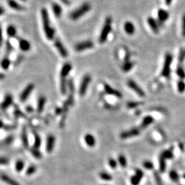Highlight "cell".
<instances>
[{
  "mask_svg": "<svg viewBox=\"0 0 185 185\" xmlns=\"http://www.w3.org/2000/svg\"><path fill=\"white\" fill-rule=\"evenodd\" d=\"M169 177H170L171 180H172V181H174V182H178V181L179 180V179H180V176H179L178 174L177 173L176 171H175V170L170 171Z\"/></svg>",
  "mask_w": 185,
  "mask_h": 185,
  "instance_id": "32",
  "label": "cell"
},
{
  "mask_svg": "<svg viewBox=\"0 0 185 185\" xmlns=\"http://www.w3.org/2000/svg\"><path fill=\"white\" fill-rule=\"evenodd\" d=\"M36 169H37V168L35 165H30L26 171V174H27V176H31L36 172Z\"/></svg>",
  "mask_w": 185,
  "mask_h": 185,
  "instance_id": "42",
  "label": "cell"
},
{
  "mask_svg": "<svg viewBox=\"0 0 185 185\" xmlns=\"http://www.w3.org/2000/svg\"><path fill=\"white\" fill-rule=\"evenodd\" d=\"M184 51H185V50H184Z\"/></svg>",
  "mask_w": 185,
  "mask_h": 185,
  "instance_id": "61",
  "label": "cell"
},
{
  "mask_svg": "<svg viewBox=\"0 0 185 185\" xmlns=\"http://www.w3.org/2000/svg\"><path fill=\"white\" fill-rule=\"evenodd\" d=\"M56 114L59 115V114H60L61 113H62V110H61L60 108H57L56 111Z\"/></svg>",
  "mask_w": 185,
  "mask_h": 185,
  "instance_id": "57",
  "label": "cell"
},
{
  "mask_svg": "<svg viewBox=\"0 0 185 185\" xmlns=\"http://www.w3.org/2000/svg\"><path fill=\"white\" fill-rule=\"evenodd\" d=\"M55 145V137L53 135H49L47 139L46 150L48 153L53 152Z\"/></svg>",
  "mask_w": 185,
  "mask_h": 185,
  "instance_id": "15",
  "label": "cell"
},
{
  "mask_svg": "<svg viewBox=\"0 0 185 185\" xmlns=\"http://www.w3.org/2000/svg\"><path fill=\"white\" fill-rule=\"evenodd\" d=\"M19 48L23 52H27L31 48V44L28 40L23 39V38H19Z\"/></svg>",
  "mask_w": 185,
  "mask_h": 185,
  "instance_id": "19",
  "label": "cell"
},
{
  "mask_svg": "<svg viewBox=\"0 0 185 185\" xmlns=\"http://www.w3.org/2000/svg\"><path fill=\"white\" fill-rule=\"evenodd\" d=\"M108 163H109V165L110 167L112 169H115L116 167H117V162H116V160L115 159H113V158H111V159H109V161H108Z\"/></svg>",
  "mask_w": 185,
  "mask_h": 185,
  "instance_id": "46",
  "label": "cell"
},
{
  "mask_svg": "<svg viewBox=\"0 0 185 185\" xmlns=\"http://www.w3.org/2000/svg\"><path fill=\"white\" fill-rule=\"evenodd\" d=\"M13 137H12V136H9V137H8L6 139L4 140V143L6 145H10V144L13 142Z\"/></svg>",
  "mask_w": 185,
  "mask_h": 185,
  "instance_id": "49",
  "label": "cell"
},
{
  "mask_svg": "<svg viewBox=\"0 0 185 185\" xmlns=\"http://www.w3.org/2000/svg\"><path fill=\"white\" fill-rule=\"evenodd\" d=\"M143 176V172L141 169H136L135 176H132L130 179L131 184L133 185H139Z\"/></svg>",
  "mask_w": 185,
  "mask_h": 185,
  "instance_id": "12",
  "label": "cell"
},
{
  "mask_svg": "<svg viewBox=\"0 0 185 185\" xmlns=\"http://www.w3.org/2000/svg\"><path fill=\"white\" fill-rule=\"evenodd\" d=\"M21 1H26V0H21Z\"/></svg>",
  "mask_w": 185,
  "mask_h": 185,
  "instance_id": "60",
  "label": "cell"
},
{
  "mask_svg": "<svg viewBox=\"0 0 185 185\" xmlns=\"http://www.w3.org/2000/svg\"><path fill=\"white\" fill-rule=\"evenodd\" d=\"M128 85L131 89L135 91V92L139 95L141 97H144L145 96V92L143 91L141 87H140L139 85H138L137 83H136L135 81H133V80H130L128 82Z\"/></svg>",
  "mask_w": 185,
  "mask_h": 185,
  "instance_id": "8",
  "label": "cell"
},
{
  "mask_svg": "<svg viewBox=\"0 0 185 185\" xmlns=\"http://www.w3.org/2000/svg\"><path fill=\"white\" fill-rule=\"evenodd\" d=\"M6 32L9 37H15L16 35H17V30H16V28L15 26L13 25L8 26Z\"/></svg>",
  "mask_w": 185,
  "mask_h": 185,
  "instance_id": "27",
  "label": "cell"
},
{
  "mask_svg": "<svg viewBox=\"0 0 185 185\" xmlns=\"http://www.w3.org/2000/svg\"><path fill=\"white\" fill-rule=\"evenodd\" d=\"M112 18L111 17H108L106 18L104 24H103L102 29H101L100 35H99V41L100 43H104L106 41L108 36L111 33L112 30Z\"/></svg>",
  "mask_w": 185,
  "mask_h": 185,
  "instance_id": "2",
  "label": "cell"
},
{
  "mask_svg": "<svg viewBox=\"0 0 185 185\" xmlns=\"http://www.w3.org/2000/svg\"><path fill=\"white\" fill-rule=\"evenodd\" d=\"M46 102V98L44 96H41L39 97L37 103V111L38 113H41L44 109L45 104Z\"/></svg>",
  "mask_w": 185,
  "mask_h": 185,
  "instance_id": "24",
  "label": "cell"
},
{
  "mask_svg": "<svg viewBox=\"0 0 185 185\" xmlns=\"http://www.w3.org/2000/svg\"><path fill=\"white\" fill-rule=\"evenodd\" d=\"M124 30L128 34H133L135 32V27L134 24L130 21H126L124 24Z\"/></svg>",
  "mask_w": 185,
  "mask_h": 185,
  "instance_id": "22",
  "label": "cell"
},
{
  "mask_svg": "<svg viewBox=\"0 0 185 185\" xmlns=\"http://www.w3.org/2000/svg\"><path fill=\"white\" fill-rule=\"evenodd\" d=\"M176 74L177 76H178L180 79H182V80L185 79V71L182 67H178L176 70Z\"/></svg>",
  "mask_w": 185,
  "mask_h": 185,
  "instance_id": "33",
  "label": "cell"
},
{
  "mask_svg": "<svg viewBox=\"0 0 185 185\" xmlns=\"http://www.w3.org/2000/svg\"><path fill=\"white\" fill-rule=\"evenodd\" d=\"M11 65V60H9V58H4L2 59L1 62V67L3 69L7 70L9 68Z\"/></svg>",
  "mask_w": 185,
  "mask_h": 185,
  "instance_id": "29",
  "label": "cell"
},
{
  "mask_svg": "<svg viewBox=\"0 0 185 185\" xmlns=\"http://www.w3.org/2000/svg\"><path fill=\"white\" fill-rule=\"evenodd\" d=\"M24 165H25V163L23 160H18L17 162L15 164V169L16 171L17 172H20L23 170V169L24 168Z\"/></svg>",
  "mask_w": 185,
  "mask_h": 185,
  "instance_id": "35",
  "label": "cell"
},
{
  "mask_svg": "<svg viewBox=\"0 0 185 185\" xmlns=\"http://www.w3.org/2000/svg\"><path fill=\"white\" fill-rule=\"evenodd\" d=\"M52 6L55 16L56 17H60L61 16V14H62V9H61L60 6L56 3H54Z\"/></svg>",
  "mask_w": 185,
  "mask_h": 185,
  "instance_id": "26",
  "label": "cell"
},
{
  "mask_svg": "<svg viewBox=\"0 0 185 185\" xmlns=\"http://www.w3.org/2000/svg\"><path fill=\"white\" fill-rule=\"evenodd\" d=\"M13 50V45H11V42L8 40V41L6 42V53H7L8 54H9Z\"/></svg>",
  "mask_w": 185,
  "mask_h": 185,
  "instance_id": "45",
  "label": "cell"
},
{
  "mask_svg": "<svg viewBox=\"0 0 185 185\" xmlns=\"http://www.w3.org/2000/svg\"><path fill=\"white\" fill-rule=\"evenodd\" d=\"M140 104H141V103L137 102V101H130V102L128 103L127 106L129 108H137Z\"/></svg>",
  "mask_w": 185,
  "mask_h": 185,
  "instance_id": "44",
  "label": "cell"
},
{
  "mask_svg": "<svg viewBox=\"0 0 185 185\" xmlns=\"http://www.w3.org/2000/svg\"><path fill=\"white\" fill-rule=\"evenodd\" d=\"M104 89L105 91L108 94L114 95V96L118 97V98H121L122 97V94L121 92H119V91L116 90V89L112 88V87L110 86V85L105 84H104Z\"/></svg>",
  "mask_w": 185,
  "mask_h": 185,
  "instance_id": "14",
  "label": "cell"
},
{
  "mask_svg": "<svg viewBox=\"0 0 185 185\" xmlns=\"http://www.w3.org/2000/svg\"><path fill=\"white\" fill-rule=\"evenodd\" d=\"M13 96L10 94L6 95V96L5 97V98L4 99L2 103H1V108L4 110V111L8 109L10 106H11L12 103H13Z\"/></svg>",
  "mask_w": 185,
  "mask_h": 185,
  "instance_id": "13",
  "label": "cell"
},
{
  "mask_svg": "<svg viewBox=\"0 0 185 185\" xmlns=\"http://www.w3.org/2000/svg\"><path fill=\"white\" fill-rule=\"evenodd\" d=\"M54 45L57 50H58V52L59 53H60V54L61 55V56H62V57H64V58L67 57L68 56L67 51L66 48L65 47L64 45L62 43V42L60 41V40L59 39V38H56V39L55 40Z\"/></svg>",
  "mask_w": 185,
  "mask_h": 185,
  "instance_id": "9",
  "label": "cell"
},
{
  "mask_svg": "<svg viewBox=\"0 0 185 185\" xmlns=\"http://www.w3.org/2000/svg\"><path fill=\"white\" fill-rule=\"evenodd\" d=\"M179 60L180 62H183L185 59V51L184 50H182L180 51V54H179Z\"/></svg>",
  "mask_w": 185,
  "mask_h": 185,
  "instance_id": "48",
  "label": "cell"
},
{
  "mask_svg": "<svg viewBox=\"0 0 185 185\" xmlns=\"http://www.w3.org/2000/svg\"><path fill=\"white\" fill-rule=\"evenodd\" d=\"M21 140H22V143H23V145L25 147H28V133H27V128H26V126L23 127V129H22L21 132Z\"/></svg>",
  "mask_w": 185,
  "mask_h": 185,
  "instance_id": "23",
  "label": "cell"
},
{
  "mask_svg": "<svg viewBox=\"0 0 185 185\" xmlns=\"http://www.w3.org/2000/svg\"><path fill=\"white\" fill-rule=\"evenodd\" d=\"M182 177H183V178H184V180H185V174H184V175H183V176H182Z\"/></svg>",
  "mask_w": 185,
  "mask_h": 185,
  "instance_id": "59",
  "label": "cell"
},
{
  "mask_svg": "<svg viewBox=\"0 0 185 185\" xmlns=\"http://www.w3.org/2000/svg\"><path fill=\"white\" fill-rule=\"evenodd\" d=\"M93 43L91 40H86V41H84L82 43H79L75 46V50L77 52H82V51L88 50V49H91L93 47Z\"/></svg>",
  "mask_w": 185,
  "mask_h": 185,
  "instance_id": "7",
  "label": "cell"
},
{
  "mask_svg": "<svg viewBox=\"0 0 185 185\" xmlns=\"http://www.w3.org/2000/svg\"><path fill=\"white\" fill-rule=\"evenodd\" d=\"M154 179H155V181L156 182V184L157 185H163V183H162V179L160 178L159 173L158 172H154Z\"/></svg>",
  "mask_w": 185,
  "mask_h": 185,
  "instance_id": "39",
  "label": "cell"
},
{
  "mask_svg": "<svg viewBox=\"0 0 185 185\" xmlns=\"http://www.w3.org/2000/svg\"><path fill=\"white\" fill-rule=\"evenodd\" d=\"M143 167L147 169L148 170H151L154 169V164L152 163L151 161H149V160H146V161H144L143 163Z\"/></svg>",
  "mask_w": 185,
  "mask_h": 185,
  "instance_id": "43",
  "label": "cell"
},
{
  "mask_svg": "<svg viewBox=\"0 0 185 185\" xmlns=\"http://www.w3.org/2000/svg\"><path fill=\"white\" fill-rule=\"evenodd\" d=\"M4 13H5V9H4V8L2 7V6H0V16L3 15L4 14Z\"/></svg>",
  "mask_w": 185,
  "mask_h": 185,
  "instance_id": "52",
  "label": "cell"
},
{
  "mask_svg": "<svg viewBox=\"0 0 185 185\" xmlns=\"http://www.w3.org/2000/svg\"><path fill=\"white\" fill-rule=\"evenodd\" d=\"M26 110H27V111L28 112V113H31V112L33 111V109H32V108L31 106H27Z\"/></svg>",
  "mask_w": 185,
  "mask_h": 185,
  "instance_id": "54",
  "label": "cell"
},
{
  "mask_svg": "<svg viewBox=\"0 0 185 185\" xmlns=\"http://www.w3.org/2000/svg\"><path fill=\"white\" fill-rule=\"evenodd\" d=\"M4 78H5V75L4 74H1V73H0V80H4Z\"/></svg>",
  "mask_w": 185,
  "mask_h": 185,
  "instance_id": "56",
  "label": "cell"
},
{
  "mask_svg": "<svg viewBox=\"0 0 185 185\" xmlns=\"http://www.w3.org/2000/svg\"><path fill=\"white\" fill-rule=\"evenodd\" d=\"M154 122V118L152 116H147V117H144V119L142 121V123L141 125V128H145L148 125L152 124Z\"/></svg>",
  "mask_w": 185,
  "mask_h": 185,
  "instance_id": "25",
  "label": "cell"
},
{
  "mask_svg": "<svg viewBox=\"0 0 185 185\" xmlns=\"http://www.w3.org/2000/svg\"><path fill=\"white\" fill-rule=\"evenodd\" d=\"M139 130L137 128H133L130 130L128 131H125L123 132L120 135V137L122 139H128V138H131L133 137H136V136H138L139 135Z\"/></svg>",
  "mask_w": 185,
  "mask_h": 185,
  "instance_id": "11",
  "label": "cell"
},
{
  "mask_svg": "<svg viewBox=\"0 0 185 185\" xmlns=\"http://www.w3.org/2000/svg\"><path fill=\"white\" fill-rule=\"evenodd\" d=\"M30 152H31V153L32 155H33V156L34 158H37V159H40V158H42V154L40 152L38 151V149H36V148H32V149H31V150H30Z\"/></svg>",
  "mask_w": 185,
  "mask_h": 185,
  "instance_id": "38",
  "label": "cell"
},
{
  "mask_svg": "<svg viewBox=\"0 0 185 185\" xmlns=\"http://www.w3.org/2000/svg\"><path fill=\"white\" fill-rule=\"evenodd\" d=\"M4 126V123L1 121H0V129L1 128H3Z\"/></svg>",
  "mask_w": 185,
  "mask_h": 185,
  "instance_id": "58",
  "label": "cell"
},
{
  "mask_svg": "<svg viewBox=\"0 0 185 185\" xmlns=\"http://www.w3.org/2000/svg\"><path fill=\"white\" fill-rule=\"evenodd\" d=\"M61 1H62V2H63L65 4H66V5H69V0H61Z\"/></svg>",
  "mask_w": 185,
  "mask_h": 185,
  "instance_id": "55",
  "label": "cell"
},
{
  "mask_svg": "<svg viewBox=\"0 0 185 185\" xmlns=\"http://www.w3.org/2000/svg\"><path fill=\"white\" fill-rule=\"evenodd\" d=\"M133 62H130V61H126L125 63L123 65V67H122V69H123V72H128L129 71L131 70V69L133 68Z\"/></svg>",
  "mask_w": 185,
  "mask_h": 185,
  "instance_id": "37",
  "label": "cell"
},
{
  "mask_svg": "<svg viewBox=\"0 0 185 185\" xmlns=\"http://www.w3.org/2000/svg\"><path fill=\"white\" fill-rule=\"evenodd\" d=\"M177 88L179 93H182L185 91V82L183 80L178 81L177 83Z\"/></svg>",
  "mask_w": 185,
  "mask_h": 185,
  "instance_id": "36",
  "label": "cell"
},
{
  "mask_svg": "<svg viewBox=\"0 0 185 185\" xmlns=\"http://www.w3.org/2000/svg\"><path fill=\"white\" fill-rule=\"evenodd\" d=\"M41 17L44 32L45 33L46 37L49 40L54 39L55 36V30L52 27H51L50 17H49L48 11H47L46 9H43L41 10Z\"/></svg>",
  "mask_w": 185,
  "mask_h": 185,
  "instance_id": "1",
  "label": "cell"
},
{
  "mask_svg": "<svg viewBox=\"0 0 185 185\" xmlns=\"http://www.w3.org/2000/svg\"><path fill=\"white\" fill-rule=\"evenodd\" d=\"M91 5L88 2H85L78 7L76 10H75L70 14V18L73 21H76L83 17L84 15L88 13L91 10Z\"/></svg>",
  "mask_w": 185,
  "mask_h": 185,
  "instance_id": "3",
  "label": "cell"
},
{
  "mask_svg": "<svg viewBox=\"0 0 185 185\" xmlns=\"http://www.w3.org/2000/svg\"><path fill=\"white\" fill-rule=\"evenodd\" d=\"M3 40H4V38H3L2 28H1V26H0V47H1V46L2 45Z\"/></svg>",
  "mask_w": 185,
  "mask_h": 185,
  "instance_id": "51",
  "label": "cell"
},
{
  "mask_svg": "<svg viewBox=\"0 0 185 185\" xmlns=\"http://www.w3.org/2000/svg\"><path fill=\"white\" fill-rule=\"evenodd\" d=\"M60 91L62 94H65L67 92V82L66 78H60Z\"/></svg>",
  "mask_w": 185,
  "mask_h": 185,
  "instance_id": "34",
  "label": "cell"
},
{
  "mask_svg": "<svg viewBox=\"0 0 185 185\" xmlns=\"http://www.w3.org/2000/svg\"><path fill=\"white\" fill-rule=\"evenodd\" d=\"M164 1H165V3H166L167 5L170 6L171 4H172V2L173 0H164Z\"/></svg>",
  "mask_w": 185,
  "mask_h": 185,
  "instance_id": "53",
  "label": "cell"
},
{
  "mask_svg": "<svg viewBox=\"0 0 185 185\" xmlns=\"http://www.w3.org/2000/svg\"><path fill=\"white\" fill-rule=\"evenodd\" d=\"M34 89V84H28L27 86L23 89V91H22V93H21V95H20V100H21L22 102H24V101L27 100V99L29 97L30 95L31 94L32 91H33Z\"/></svg>",
  "mask_w": 185,
  "mask_h": 185,
  "instance_id": "6",
  "label": "cell"
},
{
  "mask_svg": "<svg viewBox=\"0 0 185 185\" xmlns=\"http://www.w3.org/2000/svg\"><path fill=\"white\" fill-rule=\"evenodd\" d=\"M173 60V56L170 53H167L165 55V58H164L163 68L162 70V76L165 78H168L170 75V68L171 65H172Z\"/></svg>",
  "mask_w": 185,
  "mask_h": 185,
  "instance_id": "4",
  "label": "cell"
},
{
  "mask_svg": "<svg viewBox=\"0 0 185 185\" xmlns=\"http://www.w3.org/2000/svg\"><path fill=\"white\" fill-rule=\"evenodd\" d=\"M84 141L87 144V145L91 147H94L95 143H96V141H95V137H93L92 135H91V134H87V135H85Z\"/></svg>",
  "mask_w": 185,
  "mask_h": 185,
  "instance_id": "21",
  "label": "cell"
},
{
  "mask_svg": "<svg viewBox=\"0 0 185 185\" xmlns=\"http://www.w3.org/2000/svg\"><path fill=\"white\" fill-rule=\"evenodd\" d=\"M169 17V13L167 11L164 9H159L158 11V25L160 26V24H162L164 21Z\"/></svg>",
  "mask_w": 185,
  "mask_h": 185,
  "instance_id": "10",
  "label": "cell"
},
{
  "mask_svg": "<svg viewBox=\"0 0 185 185\" xmlns=\"http://www.w3.org/2000/svg\"><path fill=\"white\" fill-rule=\"evenodd\" d=\"M34 147L36 148V149H38L40 145H41V139H40V136L36 133H34Z\"/></svg>",
  "mask_w": 185,
  "mask_h": 185,
  "instance_id": "28",
  "label": "cell"
},
{
  "mask_svg": "<svg viewBox=\"0 0 185 185\" xmlns=\"http://www.w3.org/2000/svg\"><path fill=\"white\" fill-rule=\"evenodd\" d=\"M182 34L185 37V15H183L182 21Z\"/></svg>",
  "mask_w": 185,
  "mask_h": 185,
  "instance_id": "47",
  "label": "cell"
},
{
  "mask_svg": "<svg viewBox=\"0 0 185 185\" xmlns=\"http://www.w3.org/2000/svg\"><path fill=\"white\" fill-rule=\"evenodd\" d=\"M91 78L90 76L86 75V76H85L84 77L82 82H81L80 89H79V93H80V95H81V96H84V95L86 94L87 89H88L89 84V83L91 82Z\"/></svg>",
  "mask_w": 185,
  "mask_h": 185,
  "instance_id": "5",
  "label": "cell"
},
{
  "mask_svg": "<svg viewBox=\"0 0 185 185\" xmlns=\"http://www.w3.org/2000/svg\"><path fill=\"white\" fill-rule=\"evenodd\" d=\"M160 156H162L164 159H172L174 157V154L171 150H164V152H162Z\"/></svg>",
  "mask_w": 185,
  "mask_h": 185,
  "instance_id": "31",
  "label": "cell"
},
{
  "mask_svg": "<svg viewBox=\"0 0 185 185\" xmlns=\"http://www.w3.org/2000/svg\"><path fill=\"white\" fill-rule=\"evenodd\" d=\"M99 177H100V178L102 179V180L106 181L111 180L112 179H113L111 175H110L106 172H101L100 174H99Z\"/></svg>",
  "mask_w": 185,
  "mask_h": 185,
  "instance_id": "40",
  "label": "cell"
},
{
  "mask_svg": "<svg viewBox=\"0 0 185 185\" xmlns=\"http://www.w3.org/2000/svg\"><path fill=\"white\" fill-rule=\"evenodd\" d=\"M7 4L12 9L17 11H22L25 10L23 6L17 3L15 0H7Z\"/></svg>",
  "mask_w": 185,
  "mask_h": 185,
  "instance_id": "18",
  "label": "cell"
},
{
  "mask_svg": "<svg viewBox=\"0 0 185 185\" xmlns=\"http://www.w3.org/2000/svg\"><path fill=\"white\" fill-rule=\"evenodd\" d=\"M72 69V66L70 63H65L62 67V69L60 72V78H66V77L68 76L71 71Z\"/></svg>",
  "mask_w": 185,
  "mask_h": 185,
  "instance_id": "20",
  "label": "cell"
},
{
  "mask_svg": "<svg viewBox=\"0 0 185 185\" xmlns=\"http://www.w3.org/2000/svg\"><path fill=\"white\" fill-rule=\"evenodd\" d=\"M9 163V160L7 158L0 157V164H7Z\"/></svg>",
  "mask_w": 185,
  "mask_h": 185,
  "instance_id": "50",
  "label": "cell"
},
{
  "mask_svg": "<svg viewBox=\"0 0 185 185\" xmlns=\"http://www.w3.org/2000/svg\"><path fill=\"white\" fill-rule=\"evenodd\" d=\"M0 179H1L3 182H6L7 184H9V185H20V184L17 182V181L14 180V179L12 178L11 177L9 176L6 174H0Z\"/></svg>",
  "mask_w": 185,
  "mask_h": 185,
  "instance_id": "16",
  "label": "cell"
},
{
  "mask_svg": "<svg viewBox=\"0 0 185 185\" xmlns=\"http://www.w3.org/2000/svg\"><path fill=\"white\" fill-rule=\"evenodd\" d=\"M147 23L154 33H158V32H159V25H158V21H156L153 17H150L147 18Z\"/></svg>",
  "mask_w": 185,
  "mask_h": 185,
  "instance_id": "17",
  "label": "cell"
},
{
  "mask_svg": "<svg viewBox=\"0 0 185 185\" xmlns=\"http://www.w3.org/2000/svg\"><path fill=\"white\" fill-rule=\"evenodd\" d=\"M118 160H119V162L120 165H121L122 167L124 168V167H126L127 160H126V158H125L124 156L120 155L119 156V158H118Z\"/></svg>",
  "mask_w": 185,
  "mask_h": 185,
  "instance_id": "41",
  "label": "cell"
},
{
  "mask_svg": "<svg viewBox=\"0 0 185 185\" xmlns=\"http://www.w3.org/2000/svg\"><path fill=\"white\" fill-rule=\"evenodd\" d=\"M159 168L160 172L161 173H163L166 169L165 159L162 156H160L159 158Z\"/></svg>",
  "mask_w": 185,
  "mask_h": 185,
  "instance_id": "30",
  "label": "cell"
}]
</instances>
